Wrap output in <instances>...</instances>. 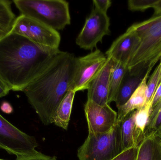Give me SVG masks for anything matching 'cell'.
Segmentation results:
<instances>
[{
  "label": "cell",
  "mask_w": 161,
  "mask_h": 160,
  "mask_svg": "<svg viewBox=\"0 0 161 160\" xmlns=\"http://www.w3.org/2000/svg\"><path fill=\"white\" fill-rule=\"evenodd\" d=\"M16 160H57V158L55 156H48L36 150L30 155L17 158Z\"/></svg>",
  "instance_id": "d4e9b609"
},
{
  "label": "cell",
  "mask_w": 161,
  "mask_h": 160,
  "mask_svg": "<svg viewBox=\"0 0 161 160\" xmlns=\"http://www.w3.org/2000/svg\"><path fill=\"white\" fill-rule=\"evenodd\" d=\"M144 76L141 74L133 75L130 74L127 69L114 101L117 109L124 105L130 98L140 85Z\"/></svg>",
  "instance_id": "9a60e30c"
},
{
  "label": "cell",
  "mask_w": 161,
  "mask_h": 160,
  "mask_svg": "<svg viewBox=\"0 0 161 160\" xmlns=\"http://www.w3.org/2000/svg\"><path fill=\"white\" fill-rule=\"evenodd\" d=\"M153 8L154 10V13L152 16H158L161 15V0L156 1Z\"/></svg>",
  "instance_id": "f1b7e54d"
},
{
  "label": "cell",
  "mask_w": 161,
  "mask_h": 160,
  "mask_svg": "<svg viewBox=\"0 0 161 160\" xmlns=\"http://www.w3.org/2000/svg\"><path fill=\"white\" fill-rule=\"evenodd\" d=\"M136 160H161V139L154 133L145 136L138 147Z\"/></svg>",
  "instance_id": "5bb4252c"
},
{
  "label": "cell",
  "mask_w": 161,
  "mask_h": 160,
  "mask_svg": "<svg viewBox=\"0 0 161 160\" xmlns=\"http://www.w3.org/2000/svg\"><path fill=\"white\" fill-rule=\"evenodd\" d=\"M114 63V59L107 57V61L88 86L87 100L102 106L108 104L110 78Z\"/></svg>",
  "instance_id": "7c38bea8"
},
{
  "label": "cell",
  "mask_w": 161,
  "mask_h": 160,
  "mask_svg": "<svg viewBox=\"0 0 161 160\" xmlns=\"http://www.w3.org/2000/svg\"><path fill=\"white\" fill-rule=\"evenodd\" d=\"M93 3L94 7L105 13H107L112 5V2L110 0H94Z\"/></svg>",
  "instance_id": "484cf974"
},
{
  "label": "cell",
  "mask_w": 161,
  "mask_h": 160,
  "mask_svg": "<svg viewBox=\"0 0 161 160\" xmlns=\"http://www.w3.org/2000/svg\"><path fill=\"white\" fill-rule=\"evenodd\" d=\"M127 70V67L126 66L115 61L110 78L108 100V104L109 105L111 102L115 101Z\"/></svg>",
  "instance_id": "d6986e66"
},
{
  "label": "cell",
  "mask_w": 161,
  "mask_h": 160,
  "mask_svg": "<svg viewBox=\"0 0 161 160\" xmlns=\"http://www.w3.org/2000/svg\"><path fill=\"white\" fill-rule=\"evenodd\" d=\"M157 0H129L128 1V8L132 11H144L153 8Z\"/></svg>",
  "instance_id": "7402d4cb"
},
{
  "label": "cell",
  "mask_w": 161,
  "mask_h": 160,
  "mask_svg": "<svg viewBox=\"0 0 161 160\" xmlns=\"http://www.w3.org/2000/svg\"><path fill=\"white\" fill-rule=\"evenodd\" d=\"M110 18L107 13L94 7L78 34L76 43L80 48L92 50L105 36L110 34Z\"/></svg>",
  "instance_id": "ba28073f"
},
{
  "label": "cell",
  "mask_w": 161,
  "mask_h": 160,
  "mask_svg": "<svg viewBox=\"0 0 161 160\" xmlns=\"http://www.w3.org/2000/svg\"><path fill=\"white\" fill-rule=\"evenodd\" d=\"M9 33L20 35L39 45L58 49L61 36L58 31L29 17H17Z\"/></svg>",
  "instance_id": "8992f818"
},
{
  "label": "cell",
  "mask_w": 161,
  "mask_h": 160,
  "mask_svg": "<svg viewBox=\"0 0 161 160\" xmlns=\"http://www.w3.org/2000/svg\"><path fill=\"white\" fill-rule=\"evenodd\" d=\"M0 160H5L1 159H0Z\"/></svg>",
  "instance_id": "4dcf8cb0"
},
{
  "label": "cell",
  "mask_w": 161,
  "mask_h": 160,
  "mask_svg": "<svg viewBox=\"0 0 161 160\" xmlns=\"http://www.w3.org/2000/svg\"><path fill=\"white\" fill-rule=\"evenodd\" d=\"M20 15L60 31L71 23L69 3L64 0H14Z\"/></svg>",
  "instance_id": "277c9868"
},
{
  "label": "cell",
  "mask_w": 161,
  "mask_h": 160,
  "mask_svg": "<svg viewBox=\"0 0 161 160\" xmlns=\"http://www.w3.org/2000/svg\"><path fill=\"white\" fill-rule=\"evenodd\" d=\"M76 92L69 90L59 103L54 118L53 124L67 130L70 119L75 96Z\"/></svg>",
  "instance_id": "2e32d148"
},
{
  "label": "cell",
  "mask_w": 161,
  "mask_h": 160,
  "mask_svg": "<svg viewBox=\"0 0 161 160\" xmlns=\"http://www.w3.org/2000/svg\"><path fill=\"white\" fill-rule=\"evenodd\" d=\"M88 133L97 134L108 132L117 122V113L109 104L99 105L87 100L84 105Z\"/></svg>",
  "instance_id": "30bf717a"
},
{
  "label": "cell",
  "mask_w": 161,
  "mask_h": 160,
  "mask_svg": "<svg viewBox=\"0 0 161 160\" xmlns=\"http://www.w3.org/2000/svg\"><path fill=\"white\" fill-rule=\"evenodd\" d=\"M161 82V58L159 64L147 80V103L153 100L154 93Z\"/></svg>",
  "instance_id": "ffe728a7"
},
{
  "label": "cell",
  "mask_w": 161,
  "mask_h": 160,
  "mask_svg": "<svg viewBox=\"0 0 161 160\" xmlns=\"http://www.w3.org/2000/svg\"><path fill=\"white\" fill-rule=\"evenodd\" d=\"M11 90L10 87L0 78V97L5 96Z\"/></svg>",
  "instance_id": "4316f807"
},
{
  "label": "cell",
  "mask_w": 161,
  "mask_h": 160,
  "mask_svg": "<svg viewBox=\"0 0 161 160\" xmlns=\"http://www.w3.org/2000/svg\"><path fill=\"white\" fill-rule=\"evenodd\" d=\"M151 72L149 70L147 71L142 82L130 98L124 105L118 109V123L121 122L128 114L141 109L146 104L147 82Z\"/></svg>",
  "instance_id": "4fadbf2b"
},
{
  "label": "cell",
  "mask_w": 161,
  "mask_h": 160,
  "mask_svg": "<svg viewBox=\"0 0 161 160\" xmlns=\"http://www.w3.org/2000/svg\"><path fill=\"white\" fill-rule=\"evenodd\" d=\"M152 104L153 100L147 102L142 108L136 110L134 140L137 146H139L144 139L145 131L152 112Z\"/></svg>",
  "instance_id": "e0dca14e"
},
{
  "label": "cell",
  "mask_w": 161,
  "mask_h": 160,
  "mask_svg": "<svg viewBox=\"0 0 161 160\" xmlns=\"http://www.w3.org/2000/svg\"><path fill=\"white\" fill-rule=\"evenodd\" d=\"M140 43V39L132 25L118 37L105 54L127 67Z\"/></svg>",
  "instance_id": "8fae6325"
},
{
  "label": "cell",
  "mask_w": 161,
  "mask_h": 160,
  "mask_svg": "<svg viewBox=\"0 0 161 160\" xmlns=\"http://www.w3.org/2000/svg\"><path fill=\"white\" fill-rule=\"evenodd\" d=\"M8 34V33H6L5 31L0 28V37L6 34Z\"/></svg>",
  "instance_id": "f546056e"
},
{
  "label": "cell",
  "mask_w": 161,
  "mask_h": 160,
  "mask_svg": "<svg viewBox=\"0 0 161 160\" xmlns=\"http://www.w3.org/2000/svg\"><path fill=\"white\" fill-rule=\"evenodd\" d=\"M77 57L60 51L45 70L24 90L28 102L45 126L53 123L58 107L70 90Z\"/></svg>",
  "instance_id": "7a4b0ae2"
},
{
  "label": "cell",
  "mask_w": 161,
  "mask_h": 160,
  "mask_svg": "<svg viewBox=\"0 0 161 160\" xmlns=\"http://www.w3.org/2000/svg\"><path fill=\"white\" fill-rule=\"evenodd\" d=\"M38 146L35 137L20 130L0 114V149L19 158L30 155Z\"/></svg>",
  "instance_id": "52a82bcc"
},
{
  "label": "cell",
  "mask_w": 161,
  "mask_h": 160,
  "mask_svg": "<svg viewBox=\"0 0 161 160\" xmlns=\"http://www.w3.org/2000/svg\"><path fill=\"white\" fill-rule=\"evenodd\" d=\"M151 133H154L161 139V107L155 117L148 121L145 131L144 138Z\"/></svg>",
  "instance_id": "44dd1931"
},
{
  "label": "cell",
  "mask_w": 161,
  "mask_h": 160,
  "mask_svg": "<svg viewBox=\"0 0 161 160\" xmlns=\"http://www.w3.org/2000/svg\"><path fill=\"white\" fill-rule=\"evenodd\" d=\"M124 151L120 124L103 133H88L77 150L79 160H112Z\"/></svg>",
  "instance_id": "5b68a950"
},
{
  "label": "cell",
  "mask_w": 161,
  "mask_h": 160,
  "mask_svg": "<svg viewBox=\"0 0 161 160\" xmlns=\"http://www.w3.org/2000/svg\"><path fill=\"white\" fill-rule=\"evenodd\" d=\"M136 111L128 114L119 122L120 133L124 151L137 146L134 140Z\"/></svg>",
  "instance_id": "ac0fdd59"
},
{
  "label": "cell",
  "mask_w": 161,
  "mask_h": 160,
  "mask_svg": "<svg viewBox=\"0 0 161 160\" xmlns=\"http://www.w3.org/2000/svg\"><path fill=\"white\" fill-rule=\"evenodd\" d=\"M138 147H131L130 149L125 150L112 160H136L138 154Z\"/></svg>",
  "instance_id": "cb8c5ba5"
},
{
  "label": "cell",
  "mask_w": 161,
  "mask_h": 160,
  "mask_svg": "<svg viewBox=\"0 0 161 160\" xmlns=\"http://www.w3.org/2000/svg\"><path fill=\"white\" fill-rule=\"evenodd\" d=\"M161 107V82L157 87L153 97L152 112L149 121L155 117Z\"/></svg>",
  "instance_id": "603a6c76"
},
{
  "label": "cell",
  "mask_w": 161,
  "mask_h": 160,
  "mask_svg": "<svg viewBox=\"0 0 161 160\" xmlns=\"http://www.w3.org/2000/svg\"><path fill=\"white\" fill-rule=\"evenodd\" d=\"M140 43L127 66L130 73L145 75L161 58V15L132 24Z\"/></svg>",
  "instance_id": "3957f363"
},
{
  "label": "cell",
  "mask_w": 161,
  "mask_h": 160,
  "mask_svg": "<svg viewBox=\"0 0 161 160\" xmlns=\"http://www.w3.org/2000/svg\"><path fill=\"white\" fill-rule=\"evenodd\" d=\"M60 51L9 32L0 37V78L11 90L23 92Z\"/></svg>",
  "instance_id": "6da1fadb"
},
{
  "label": "cell",
  "mask_w": 161,
  "mask_h": 160,
  "mask_svg": "<svg viewBox=\"0 0 161 160\" xmlns=\"http://www.w3.org/2000/svg\"><path fill=\"white\" fill-rule=\"evenodd\" d=\"M107 57L97 49L89 54L77 57V67L70 90L75 92L87 90L90 83L107 61Z\"/></svg>",
  "instance_id": "9c48e42d"
},
{
  "label": "cell",
  "mask_w": 161,
  "mask_h": 160,
  "mask_svg": "<svg viewBox=\"0 0 161 160\" xmlns=\"http://www.w3.org/2000/svg\"><path fill=\"white\" fill-rule=\"evenodd\" d=\"M1 109L5 113L10 114L13 111V108L11 105L7 101H3L1 104Z\"/></svg>",
  "instance_id": "83f0119b"
}]
</instances>
